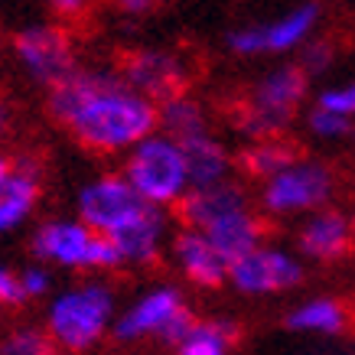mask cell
<instances>
[{
  "label": "cell",
  "mask_w": 355,
  "mask_h": 355,
  "mask_svg": "<svg viewBox=\"0 0 355 355\" xmlns=\"http://www.w3.org/2000/svg\"><path fill=\"white\" fill-rule=\"evenodd\" d=\"M121 17H147L153 7H160V0H108Z\"/></svg>",
  "instance_id": "cell-31"
},
{
  "label": "cell",
  "mask_w": 355,
  "mask_h": 355,
  "mask_svg": "<svg viewBox=\"0 0 355 355\" xmlns=\"http://www.w3.org/2000/svg\"><path fill=\"white\" fill-rule=\"evenodd\" d=\"M293 251L310 264H339L355 251V218L336 205L310 212L297 222Z\"/></svg>",
  "instance_id": "cell-13"
},
{
  "label": "cell",
  "mask_w": 355,
  "mask_h": 355,
  "mask_svg": "<svg viewBox=\"0 0 355 355\" xmlns=\"http://www.w3.org/2000/svg\"><path fill=\"white\" fill-rule=\"evenodd\" d=\"M297 65L303 69V76H306V78L326 76V72H329V69L336 65V46L329 43V40L313 36L310 43H306L300 53H297Z\"/></svg>",
  "instance_id": "cell-28"
},
{
  "label": "cell",
  "mask_w": 355,
  "mask_h": 355,
  "mask_svg": "<svg viewBox=\"0 0 355 355\" xmlns=\"http://www.w3.org/2000/svg\"><path fill=\"white\" fill-rule=\"evenodd\" d=\"M238 323L228 316H196L193 329L173 345L176 355H235Z\"/></svg>",
  "instance_id": "cell-23"
},
{
  "label": "cell",
  "mask_w": 355,
  "mask_h": 355,
  "mask_svg": "<svg viewBox=\"0 0 355 355\" xmlns=\"http://www.w3.org/2000/svg\"><path fill=\"white\" fill-rule=\"evenodd\" d=\"M320 26V7L316 0H303L291 10L268 23H245L225 36L228 53L241 59H258V55H293L316 36Z\"/></svg>",
  "instance_id": "cell-10"
},
{
  "label": "cell",
  "mask_w": 355,
  "mask_h": 355,
  "mask_svg": "<svg viewBox=\"0 0 355 355\" xmlns=\"http://www.w3.org/2000/svg\"><path fill=\"white\" fill-rule=\"evenodd\" d=\"M46 114L98 157H124L157 130V105L137 95L118 69H78L46 95Z\"/></svg>",
  "instance_id": "cell-1"
},
{
  "label": "cell",
  "mask_w": 355,
  "mask_h": 355,
  "mask_svg": "<svg viewBox=\"0 0 355 355\" xmlns=\"http://www.w3.org/2000/svg\"><path fill=\"white\" fill-rule=\"evenodd\" d=\"M303 128L320 144H343V140H349L355 134V121H345L339 114H329V111L313 105L310 111H303Z\"/></svg>",
  "instance_id": "cell-25"
},
{
  "label": "cell",
  "mask_w": 355,
  "mask_h": 355,
  "mask_svg": "<svg viewBox=\"0 0 355 355\" xmlns=\"http://www.w3.org/2000/svg\"><path fill=\"white\" fill-rule=\"evenodd\" d=\"M144 209H147V202L130 189V183L118 170H101L78 186L72 216L82 218L92 232L111 238L118 235L130 218H137Z\"/></svg>",
  "instance_id": "cell-11"
},
{
  "label": "cell",
  "mask_w": 355,
  "mask_h": 355,
  "mask_svg": "<svg viewBox=\"0 0 355 355\" xmlns=\"http://www.w3.org/2000/svg\"><path fill=\"white\" fill-rule=\"evenodd\" d=\"M180 147H183V153H186V166H189V183H193V189L235 180L238 157L232 153V147L218 137L216 130H209V134H202V137H196V140H186Z\"/></svg>",
  "instance_id": "cell-19"
},
{
  "label": "cell",
  "mask_w": 355,
  "mask_h": 355,
  "mask_svg": "<svg viewBox=\"0 0 355 355\" xmlns=\"http://www.w3.org/2000/svg\"><path fill=\"white\" fill-rule=\"evenodd\" d=\"M300 157L297 144L287 137H264V140H248L241 153H238V166L248 180L254 183H264L270 176H277L284 166H291L293 160Z\"/></svg>",
  "instance_id": "cell-22"
},
{
  "label": "cell",
  "mask_w": 355,
  "mask_h": 355,
  "mask_svg": "<svg viewBox=\"0 0 355 355\" xmlns=\"http://www.w3.org/2000/svg\"><path fill=\"white\" fill-rule=\"evenodd\" d=\"M30 254L53 270L72 274H108L121 270L111 238L98 235L76 216L43 218L30 232Z\"/></svg>",
  "instance_id": "cell-6"
},
{
  "label": "cell",
  "mask_w": 355,
  "mask_h": 355,
  "mask_svg": "<svg viewBox=\"0 0 355 355\" xmlns=\"http://www.w3.org/2000/svg\"><path fill=\"white\" fill-rule=\"evenodd\" d=\"M306 98H310V78L303 76L300 65H274L248 85L235 114L238 134L245 137V144L264 137H284L293 121L303 114Z\"/></svg>",
  "instance_id": "cell-3"
},
{
  "label": "cell",
  "mask_w": 355,
  "mask_h": 355,
  "mask_svg": "<svg viewBox=\"0 0 355 355\" xmlns=\"http://www.w3.org/2000/svg\"><path fill=\"white\" fill-rule=\"evenodd\" d=\"M166 261L170 268L180 274L183 284L196 287V291H218L228 284V264L222 254L216 251V245L196 232V228L180 225L170 238V248H166Z\"/></svg>",
  "instance_id": "cell-14"
},
{
  "label": "cell",
  "mask_w": 355,
  "mask_h": 355,
  "mask_svg": "<svg viewBox=\"0 0 355 355\" xmlns=\"http://www.w3.org/2000/svg\"><path fill=\"white\" fill-rule=\"evenodd\" d=\"M339 180L336 170L320 157H297L277 176L258 186V212L270 222H300L310 212H320L333 202Z\"/></svg>",
  "instance_id": "cell-7"
},
{
  "label": "cell",
  "mask_w": 355,
  "mask_h": 355,
  "mask_svg": "<svg viewBox=\"0 0 355 355\" xmlns=\"http://www.w3.org/2000/svg\"><path fill=\"white\" fill-rule=\"evenodd\" d=\"M10 173H13V157H7V153L0 150V193L10 183Z\"/></svg>",
  "instance_id": "cell-33"
},
{
  "label": "cell",
  "mask_w": 355,
  "mask_h": 355,
  "mask_svg": "<svg viewBox=\"0 0 355 355\" xmlns=\"http://www.w3.org/2000/svg\"><path fill=\"white\" fill-rule=\"evenodd\" d=\"M160 3H163V0H160Z\"/></svg>",
  "instance_id": "cell-34"
},
{
  "label": "cell",
  "mask_w": 355,
  "mask_h": 355,
  "mask_svg": "<svg viewBox=\"0 0 355 355\" xmlns=\"http://www.w3.org/2000/svg\"><path fill=\"white\" fill-rule=\"evenodd\" d=\"M202 235L216 245V251L228 264H235L238 258H245L248 251H254L261 241H268V235H264V216H261L254 205L241 209V212H232L228 218L209 225Z\"/></svg>",
  "instance_id": "cell-20"
},
{
  "label": "cell",
  "mask_w": 355,
  "mask_h": 355,
  "mask_svg": "<svg viewBox=\"0 0 355 355\" xmlns=\"http://www.w3.org/2000/svg\"><path fill=\"white\" fill-rule=\"evenodd\" d=\"M43 3L55 17H62V20H78V17H85L95 7L98 0H43Z\"/></svg>",
  "instance_id": "cell-30"
},
{
  "label": "cell",
  "mask_w": 355,
  "mask_h": 355,
  "mask_svg": "<svg viewBox=\"0 0 355 355\" xmlns=\"http://www.w3.org/2000/svg\"><path fill=\"white\" fill-rule=\"evenodd\" d=\"M196 323V313L186 300L180 284L157 280L137 291L124 306H118L111 336L124 345L137 343H163L176 345Z\"/></svg>",
  "instance_id": "cell-4"
},
{
  "label": "cell",
  "mask_w": 355,
  "mask_h": 355,
  "mask_svg": "<svg viewBox=\"0 0 355 355\" xmlns=\"http://www.w3.org/2000/svg\"><path fill=\"white\" fill-rule=\"evenodd\" d=\"M118 173L144 202L153 205V209H163V212L180 209V202L193 189L183 147L160 130H153L137 147H130L121 157Z\"/></svg>",
  "instance_id": "cell-5"
},
{
  "label": "cell",
  "mask_w": 355,
  "mask_h": 355,
  "mask_svg": "<svg viewBox=\"0 0 355 355\" xmlns=\"http://www.w3.org/2000/svg\"><path fill=\"white\" fill-rule=\"evenodd\" d=\"M17 277H20V293L23 300H49L55 293V277H53V268H46L40 261H30L26 268L17 270Z\"/></svg>",
  "instance_id": "cell-27"
},
{
  "label": "cell",
  "mask_w": 355,
  "mask_h": 355,
  "mask_svg": "<svg viewBox=\"0 0 355 355\" xmlns=\"http://www.w3.org/2000/svg\"><path fill=\"white\" fill-rule=\"evenodd\" d=\"M173 232H176V228H173L170 212L147 205L137 218H130L128 225L121 228L118 235H111L118 264L128 270H144V268L160 264V261L166 258Z\"/></svg>",
  "instance_id": "cell-15"
},
{
  "label": "cell",
  "mask_w": 355,
  "mask_h": 355,
  "mask_svg": "<svg viewBox=\"0 0 355 355\" xmlns=\"http://www.w3.org/2000/svg\"><path fill=\"white\" fill-rule=\"evenodd\" d=\"M0 355H62L43 326L17 323L0 333Z\"/></svg>",
  "instance_id": "cell-24"
},
{
  "label": "cell",
  "mask_w": 355,
  "mask_h": 355,
  "mask_svg": "<svg viewBox=\"0 0 355 355\" xmlns=\"http://www.w3.org/2000/svg\"><path fill=\"white\" fill-rule=\"evenodd\" d=\"M23 293H20V277L10 264L0 261V310H13V306H23Z\"/></svg>",
  "instance_id": "cell-29"
},
{
  "label": "cell",
  "mask_w": 355,
  "mask_h": 355,
  "mask_svg": "<svg viewBox=\"0 0 355 355\" xmlns=\"http://www.w3.org/2000/svg\"><path fill=\"white\" fill-rule=\"evenodd\" d=\"M313 105L329 111V114H339V118H345V121H355V78L323 85L313 95Z\"/></svg>",
  "instance_id": "cell-26"
},
{
  "label": "cell",
  "mask_w": 355,
  "mask_h": 355,
  "mask_svg": "<svg viewBox=\"0 0 355 355\" xmlns=\"http://www.w3.org/2000/svg\"><path fill=\"white\" fill-rule=\"evenodd\" d=\"M43 199V170L33 157H17L7 189L0 193V235H13L30 225Z\"/></svg>",
  "instance_id": "cell-17"
},
{
  "label": "cell",
  "mask_w": 355,
  "mask_h": 355,
  "mask_svg": "<svg viewBox=\"0 0 355 355\" xmlns=\"http://www.w3.org/2000/svg\"><path fill=\"white\" fill-rule=\"evenodd\" d=\"M10 134H13V108L7 98H0V147L10 140Z\"/></svg>",
  "instance_id": "cell-32"
},
{
  "label": "cell",
  "mask_w": 355,
  "mask_h": 355,
  "mask_svg": "<svg viewBox=\"0 0 355 355\" xmlns=\"http://www.w3.org/2000/svg\"><path fill=\"white\" fill-rule=\"evenodd\" d=\"M303 280H306V261L293 251V245L284 241H261L254 251H248L245 258H238L228 268L232 291L251 300L291 293L303 287Z\"/></svg>",
  "instance_id": "cell-9"
},
{
  "label": "cell",
  "mask_w": 355,
  "mask_h": 355,
  "mask_svg": "<svg viewBox=\"0 0 355 355\" xmlns=\"http://www.w3.org/2000/svg\"><path fill=\"white\" fill-rule=\"evenodd\" d=\"M10 55L23 76L46 92L59 88L82 69L76 40L59 23H30L17 30L10 40Z\"/></svg>",
  "instance_id": "cell-8"
},
{
  "label": "cell",
  "mask_w": 355,
  "mask_h": 355,
  "mask_svg": "<svg viewBox=\"0 0 355 355\" xmlns=\"http://www.w3.org/2000/svg\"><path fill=\"white\" fill-rule=\"evenodd\" d=\"M284 326L297 336H316V339H339V336L352 326V310L349 303L329 293H316V297H303L293 303Z\"/></svg>",
  "instance_id": "cell-18"
},
{
  "label": "cell",
  "mask_w": 355,
  "mask_h": 355,
  "mask_svg": "<svg viewBox=\"0 0 355 355\" xmlns=\"http://www.w3.org/2000/svg\"><path fill=\"white\" fill-rule=\"evenodd\" d=\"M157 130L173 137L176 144H186V140L202 137L216 128H212V114L202 98H196L193 92H180L157 105Z\"/></svg>",
  "instance_id": "cell-21"
},
{
  "label": "cell",
  "mask_w": 355,
  "mask_h": 355,
  "mask_svg": "<svg viewBox=\"0 0 355 355\" xmlns=\"http://www.w3.org/2000/svg\"><path fill=\"white\" fill-rule=\"evenodd\" d=\"M118 293L108 280L85 277L55 291L43 306V329L59 352L85 355L105 343L114 329Z\"/></svg>",
  "instance_id": "cell-2"
},
{
  "label": "cell",
  "mask_w": 355,
  "mask_h": 355,
  "mask_svg": "<svg viewBox=\"0 0 355 355\" xmlns=\"http://www.w3.org/2000/svg\"><path fill=\"white\" fill-rule=\"evenodd\" d=\"M118 72L137 95L150 98L153 105L180 92H189V78H193L189 59L170 46H140L124 55Z\"/></svg>",
  "instance_id": "cell-12"
},
{
  "label": "cell",
  "mask_w": 355,
  "mask_h": 355,
  "mask_svg": "<svg viewBox=\"0 0 355 355\" xmlns=\"http://www.w3.org/2000/svg\"><path fill=\"white\" fill-rule=\"evenodd\" d=\"M254 199L245 189V183L238 180H225V183L216 186H199V189H189L183 202H180V222L186 228H196V232H205L209 225H216L222 218H228L232 212H241V209H251Z\"/></svg>",
  "instance_id": "cell-16"
}]
</instances>
